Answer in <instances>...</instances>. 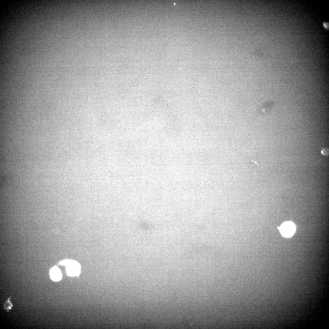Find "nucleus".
Masks as SVG:
<instances>
[{"instance_id":"f257e3e1","label":"nucleus","mask_w":329,"mask_h":329,"mask_svg":"<svg viewBox=\"0 0 329 329\" xmlns=\"http://www.w3.org/2000/svg\"><path fill=\"white\" fill-rule=\"evenodd\" d=\"M66 267L67 275L71 276H77L80 273V267L77 262L72 260H65L62 261L59 264Z\"/></svg>"},{"instance_id":"f03ea898","label":"nucleus","mask_w":329,"mask_h":329,"mask_svg":"<svg viewBox=\"0 0 329 329\" xmlns=\"http://www.w3.org/2000/svg\"><path fill=\"white\" fill-rule=\"evenodd\" d=\"M279 229L283 236L285 237H290L294 233L295 226L291 221H285L279 227Z\"/></svg>"},{"instance_id":"7ed1b4c3","label":"nucleus","mask_w":329,"mask_h":329,"mask_svg":"<svg viewBox=\"0 0 329 329\" xmlns=\"http://www.w3.org/2000/svg\"><path fill=\"white\" fill-rule=\"evenodd\" d=\"M50 274L51 279L54 281H59L62 278L61 272L56 266H55L51 269Z\"/></svg>"}]
</instances>
